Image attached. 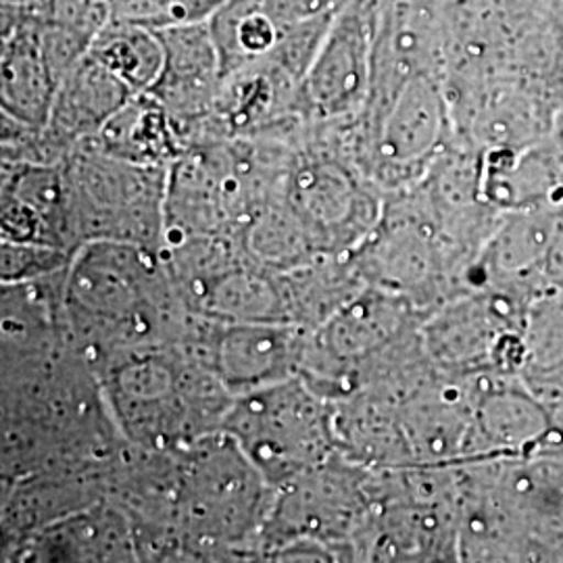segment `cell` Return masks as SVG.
<instances>
[{
  "label": "cell",
  "mask_w": 563,
  "mask_h": 563,
  "mask_svg": "<svg viewBox=\"0 0 563 563\" xmlns=\"http://www.w3.org/2000/svg\"><path fill=\"white\" fill-rule=\"evenodd\" d=\"M65 323L92 363L186 339L192 318L163 249L95 241L78 249L63 286Z\"/></svg>",
  "instance_id": "cell-1"
},
{
  "label": "cell",
  "mask_w": 563,
  "mask_h": 563,
  "mask_svg": "<svg viewBox=\"0 0 563 563\" xmlns=\"http://www.w3.org/2000/svg\"><path fill=\"white\" fill-rule=\"evenodd\" d=\"M274 490L225 430L172 453L157 522L165 560L255 555Z\"/></svg>",
  "instance_id": "cell-2"
},
{
  "label": "cell",
  "mask_w": 563,
  "mask_h": 563,
  "mask_svg": "<svg viewBox=\"0 0 563 563\" xmlns=\"http://www.w3.org/2000/svg\"><path fill=\"white\" fill-rule=\"evenodd\" d=\"M95 372L123 441L146 451L176 453L220 432L234 401L184 341L113 355Z\"/></svg>",
  "instance_id": "cell-3"
},
{
  "label": "cell",
  "mask_w": 563,
  "mask_h": 563,
  "mask_svg": "<svg viewBox=\"0 0 563 563\" xmlns=\"http://www.w3.org/2000/svg\"><path fill=\"white\" fill-rule=\"evenodd\" d=\"M330 128L342 153L384 195L422 180L455 141L443 74L372 86L360 115Z\"/></svg>",
  "instance_id": "cell-4"
},
{
  "label": "cell",
  "mask_w": 563,
  "mask_h": 563,
  "mask_svg": "<svg viewBox=\"0 0 563 563\" xmlns=\"http://www.w3.org/2000/svg\"><path fill=\"white\" fill-rule=\"evenodd\" d=\"M223 430L274 488L339 453L334 402L301 376L234 397Z\"/></svg>",
  "instance_id": "cell-5"
},
{
  "label": "cell",
  "mask_w": 563,
  "mask_h": 563,
  "mask_svg": "<svg viewBox=\"0 0 563 563\" xmlns=\"http://www.w3.org/2000/svg\"><path fill=\"white\" fill-rule=\"evenodd\" d=\"M69 230L76 251L86 242L165 244V167L123 162L81 142L63 162Z\"/></svg>",
  "instance_id": "cell-6"
},
{
  "label": "cell",
  "mask_w": 563,
  "mask_h": 563,
  "mask_svg": "<svg viewBox=\"0 0 563 563\" xmlns=\"http://www.w3.org/2000/svg\"><path fill=\"white\" fill-rule=\"evenodd\" d=\"M284 201L318 257H346L380 222L384 192L342 153L325 128L311 125L292 163Z\"/></svg>",
  "instance_id": "cell-7"
},
{
  "label": "cell",
  "mask_w": 563,
  "mask_h": 563,
  "mask_svg": "<svg viewBox=\"0 0 563 563\" xmlns=\"http://www.w3.org/2000/svg\"><path fill=\"white\" fill-rule=\"evenodd\" d=\"M383 0H344L301 86V113L309 123L342 125L367 101Z\"/></svg>",
  "instance_id": "cell-8"
},
{
  "label": "cell",
  "mask_w": 563,
  "mask_h": 563,
  "mask_svg": "<svg viewBox=\"0 0 563 563\" xmlns=\"http://www.w3.org/2000/svg\"><path fill=\"white\" fill-rule=\"evenodd\" d=\"M309 330L290 322H216L192 318L186 346L232 397L301 374Z\"/></svg>",
  "instance_id": "cell-9"
},
{
  "label": "cell",
  "mask_w": 563,
  "mask_h": 563,
  "mask_svg": "<svg viewBox=\"0 0 563 563\" xmlns=\"http://www.w3.org/2000/svg\"><path fill=\"white\" fill-rule=\"evenodd\" d=\"M157 32L163 42L162 76L146 95L162 102L186 142V132L211 111L220 95L222 55L209 21L181 23Z\"/></svg>",
  "instance_id": "cell-10"
},
{
  "label": "cell",
  "mask_w": 563,
  "mask_h": 563,
  "mask_svg": "<svg viewBox=\"0 0 563 563\" xmlns=\"http://www.w3.org/2000/svg\"><path fill=\"white\" fill-rule=\"evenodd\" d=\"M2 241L34 242L76 255L63 163H2Z\"/></svg>",
  "instance_id": "cell-11"
},
{
  "label": "cell",
  "mask_w": 563,
  "mask_h": 563,
  "mask_svg": "<svg viewBox=\"0 0 563 563\" xmlns=\"http://www.w3.org/2000/svg\"><path fill=\"white\" fill-rule=\"evenodd\" d=\"M15 562H139L134 523L111 497L46 526L20 544Z\"/></svg>",
  "instance_id": "cell-12"
},
{
  "label": "cell",
  "mask_w": 563,
  "mask_h": 563,
  "mask_svg": "<svg viewBox=\"0 0 563 563\" xmlns=\"http://www.w3.org/2000/svg\"><path fill=\"white\" fill-rule=\"evenodd\" d=\"M136 97L95 55H84L59 81L51 120L42 130L53 163H63L81 142L92 141L125 102Z\"/></svg>",
  "instance_id": "cell-13"
},
{
  "label": "cell",
  "mask_w": 563,
  "mask_h": 563,
  "mask_svg": "<svg viewBox=\"0 0 563 563\" xmlns=\"http://www.w3.org/2000/svg\"><path fill=\"white\" fill-rule=\"evenodd\" d=\"M41 23L34 15L2 9V115L34 130L46 128L59 86L42 51Z\"/></svg>",
  "instance_id": "cell-14"
},
{
  "label": "cell",
  "mask_w": 563,
  "mask_h": 563,
  "mask_svg": "<svg viewBox=\"0 0 563 563\" xmlns=\"http://www.w3.org/2000/svg\"><path fill=\"white\" fill-rule=\"evenodd\" d=\"M88 144L123 162L165 169L188 151L176 120L146 92L125 102Z\"/></svg>",
  "instance_id": "cell-15"
},
{
  "label": "cell",
  "mask_w": 563,
  "mask_h": 563,
  "mask_svg": "<svg viewBox=\"0 0 563 563\" xmlns=\"http://www.w3.org/2000/svg\"><path fill=\"white\" fill-rule=\"evenodd\" d=\"M207 21L222 55L223 76L267 59L295 23L284 20L269 0H228Z\"/></svg>",
  "instance_id": "cell-16"
},
{
  "label": "cell",
  "mask_w": 563,
  "mask_h": 563,
  "mask_svg": "<svg viewBox=\"0 0 563 563\" xmlns=\"http://www.w3.org/2000/svg\"><path fill=\"white\" fill-rule=\"evenodd\" d=\"M90 55L111 69L134 95L148 92L162 76L163 42L157 30L111 20L90 46Z\"/></svg>",
  "instance_id": "cell-17"
},
{
  "label": "cell",
  "mask_w": 563,
  "mask_h": 563,
  "mask_svg": "<svg viewBox=\"0 0 563 563\" xmlns=\"http://www.w3.org/2000/svg\"><path fill=\"white\" fill-rule=\"evenodd\" d=\"M111 20L139 23L153 30L207 21L213 13L205 0H107Z\"/></svg>",
  "instance_id": "cell-18"
},
{
  "label": "cell",
  "mask_w": 563,
  "mask_h": 563,
  "mask_svg": "<svg viewBox=\"0 0 563 563\" xmlns=\"http://www.w3.org/2000/svg\"><path fill=\"white\" fill-rule=\"evenodd\" d=\"M0 253L2 284H20L59 274L67 269L74 260V255L60 249L34 242L2 241Z\"/></svg>",
  "instance_id": "cell-19"
},
{
  "label": "cell",
  "mask_w": 563,
  "mask_h": 563,
  "mask_svg": "<svg viewBox=\"0 0 563 563\" xmlns=\"http://www.w3.org/2000/svg\"><path fill=\"white\" fill-rule=\"evenodd\" d=\"M38 18L95 42L111 21V9L107 0H41Z\"/></svg>",
  "instance_id": "cell-20"
},
{
  "label": "cell",
  "mask_w": 563,
  "mask_h": 563,
  "mask_svg": "<svg viewBox=\"0 0 563 563\" xmlns=\"http://www.w3.org/2000/svg\"><path fill=\"white\" fill-rule=\"evenodd\" d=\"M284 20L301 21L336 11L344 0H269Z\"/></svg>",
  "instance_id": "cell-21"
}]
</instances>
